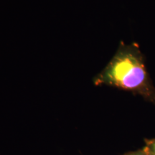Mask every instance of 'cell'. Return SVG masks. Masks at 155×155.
<instances>
[{"label":"cell","instance_id":"6da1fadb","mask_svg":"<svg viewBox=\"0 0 155 155\" xmlns=\"http://www.w3.org/2000/svg\"><path fill=\"white\" fill-rule=\"evenodd\" d=\"M96 86H108L139 95L155 105V88L137 43L121 42L116 53L94 78Z\"/></svg>","mask_w":155,"mask_h":155},{"label":"cell","instance_id":"7a4b0ae2","mask_svg":"<svg viewBox=\"0 0 155 155\" xmlns=\"http://www.w3.org/2000/svg\"><path fill=\"white\" fill-rule=\"evenodd\" d=\"M144 150L150 155H155V139L147 141Z\"/></svg>","mask_w":155,"mask_h":155},{"label":"cell","instance_id":"3957f363","mask_svg":"<svg viewBox=\"0 0 155 155\" xmlns=\"http://www.w3.org/2000/svg\"><path fill=\"white\" fill-rule=\"evenodd\" d=\"M126 155H150V154L147 152V151L145 150L144 149H143V150L136 151V152H130L129 153V154H127Z\"/></svg>","mask_w":155,"mask_h":155}]
</instances>
